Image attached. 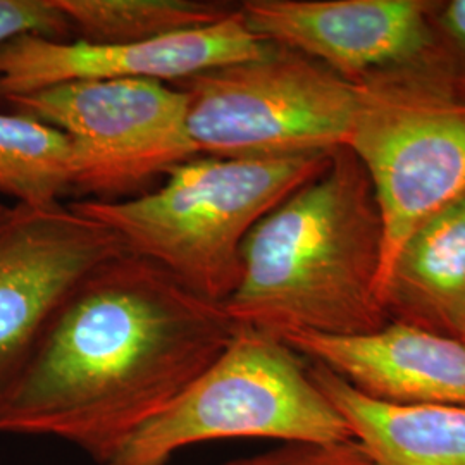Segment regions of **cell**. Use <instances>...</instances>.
Segmentation results:
<instances>
[{
	"label": "cell",
	"mask_w": 465,
	"mask_h": 465,
	"mask_svg": "<svg viewBox=\"0 0 465 465\" xmlns=\"http://www.w3.org/2000/svg\"><path fill=\"white\" fill-rule=\"evenodd\" d=\"M236 328L223 305L123 252L69 293L0 390V432L59 438L107 465L197 381Z\"/></svg>",
	"instance_id": "obj_1"
},
{
	"label": "cell",
	"mask_w": 465,
	"mask_h": 465,
	"mask_svg": "<svg viewBox=\"0 0 465 465\" xmlns=\"http://www.w3.org/2000/svg\"><path fill=\"white\" fill-rule=\"evenodd\" d=\"M384 226L374 186L347 147L272 209L242 250V278L223 303L242 328L359 336L390 322L380 299Z\"/></svg>",
	"instance_id": "obj_2"
},
{
	"label": "cell",
	"mask_w": 465,
	"mask_h": 465,
	"mask_svg": "<svg viewBox=\"0 0 465 465\" xmlns=\"http://www.w3.org/2000/svg\"><path fill=\"white\" fill-rule=\"evenodd\" d=\"M332 153V152H331ZM331 153L272 159L197 155L161 186L121 200H74L126 252L163 267L202 299L223 305L242 278L250 232L328 166Z\"/></svg>",
	"instance_id": "obj_3"
},
{
	"label": "cell",
	"mask_w": 465,
	"mask_h": 465,
	"mask_svg": "<svg viewBox=\"0 0 465 465\" xmlns=\"http://www.w3.org/2000/svg\"><path fill=\"white\" fill-rule=\"evenodd\" d=\"M347 149L374 186L384 226L381 286L403 242L465 195V59L440 35L431 49L355 82Z\"/></svg>",
	"instance_id": "obj_4"
},
{
	"label": "cell",
	"mask_w": 465,
	"mask_h": 465,
	"mask_svg": "<svg viewBox=\"0 0 465 465\" xmlns=\"http://www.w3.org/2000/svg\"><path fill=\"white\" fill-rule=\"evenodd\" d=\"M234 438L334 445L353 434L312 380L309 359L276 336L238 326L197 381L107 465H166L186 447Z\"/></svg>",
	"instance_id": "obj_5"
},
{
	"label": "cell",
	"mask_w": 465,
	"mask_h": 465,
	"mask_svg": "<svg viewBox=\"0 0 465 465\" xmlns=\"http://www.w3.org/2000/svg\"><path fill=\"white\" fill-rule=\"evenodd\" d=\"M199 155L272 159L347 147L355 84L295 50L214 67L174 84Z\"/></svg>",
	"instance_id": "obj_6"
},
{
	"label": "cell",
	"mask_w": 465,
	"mask_h": 465,
	"mask_svg": "<svg viewBox=\"0 0 465 465\" xmlns=\"http://www.w3.org/2000/svg\"><path fill=\"white\" fill-rule=\"evenodd\" d=\"M0 107L40 119L71 138L73 190L88 199H130L199 155L186 126V97L174 84L74 82L2 100Z\"/></svg>",
	"instance_id": "obj_7"
},
{
	"label": "cell",
	"mask_w": 465,
	"mask_h": 465,
	"mask_svg": "<svg viewBox=\"0 0 465 465\" xmlns=\"http://www.w3.org/2000/svg\"><path fill=\"white\" fill-rule=\"evenodd\" d=\"M123 252L114 232L71 203H0V390L69 293Z\"/></svg>",
	"instance_id": "obj_8"
},
{
	"label": "cell",
	"mask_w": 465,
	"mask_h": 465,
	"mask_svg": "<svg viewBox=\"0 0 465 465\" xmlns=\"http://www.w3.org/2000/svg\"><path fill=\"white\" fill-rule=\"evenodd\" d=\"M269 47L250 30L240 7L216 25L145 44H88L19 35L0 45V102L74 82L174 84L214 67L261 57Z\"/></svg>",
	"instance_id": "obj_9"
},
{
	"label": "cell",
	"mask_w": 465,
	"mask_h": 465,
	"mask_svg": "<svg viewBox=\"0 0 465 465\" xmlns=\"http://www.w3.org/2000/svg\"><path fill=\"white\" fill-rule=\"evenodd\" d=\"M250 30L351 84L407 63L440 40L436 4L424 0H247Z\"/></svg>",
	"instance_id": "obj_10"
},
{
	"label": "cell",
	"mask_w": 465,
	"mask_h": 465,
	"mask_svg": "<svg viewBox=\"0 0 465 465\" xmlns=\"http://www.w3.org/2000/svg\"><path fill=\"white\" fill-rule=\"evenodd\" d=\"M280 340L369 399L465 409V345L455 338L388 322L359 336L299 331Z\"/></svg>",
	"instance_id": "obj_11"
},
{
	"label": "cell",
	"mask_w": 465,
	"mask_h": 465,
	"mask_svg": "<svg viewBox=\"0 0 465 465\" xmlns=\"http://www.w3.org/2000/svg\"><path fill=\"white\" fill-rule=\"evenodd\" d=\"M381 302L390 322L455 338L465 307V195L403 242L382 282Z\"/></svg>",
	"instance_id": "obj_12"
},
{
	"label": "cell",
	"mask_w": 465,
	"mask_h": 465,
	"mask_svg": "<svg viewBox=\"0 0 465 465\" xmlns=\"http://www.w3.org/2000/svg\"><path fill=\"white\" fill-rule=\"evenodd\" d=\"M311 376L349 424L372 465H465V409L369 399L328 367Z\"/></svg>",
	"instance_id": "obj_13"
},
{
	"label": "cell",
	"mask_w": 465,
	"mask_h": 465,
	"mask_svg": "<svg viewBox=\"0 0 465 465\" xmlns=\"http://www.w3.org/2000/svg\"><path fill=\"white\" fill-rule=\"evenodd\" d=\"M74 40L145 44L216 25L236 7L213 0H55Z\"/></svg>",
	"instance_id": "obj_14"
},
{
	"label": "cell",
	"mask_w": 465,
	"mask_h": 465,
	"mask_svg": "<svg viewBox=\"0 0 465 465\" xmlns=\"http://www.w3.org/2000/svg\"><path fill=\"white\" fill-rule=\"evenodd\" d=\"M76 152L71 138L47 123L0 111V195L16 203H59L73 192Z\"/></svg>",
	"instance_id": "obj_15"
},
{
	"label": "cell",
	"mask_w": 465,
	"mask_h": 465,
	"mask_svg": "<svg viewBox=\"0 0 465 465\" xmlns=\"http://www.w3.org/2000/svg\"><path fill=\"white\" fill-rule=\"evenodd\" d=\"M25 34L66 40L71 32L55 0H0V45Z\"/></svg>",
	"instance_id": "obj_16"
},
{
	"label": "cell",
	"mask_w": 465,
	"mask_h": 465,
	"mask_svg": "<svg viewBox=\"0 0 465 465\" xmlns=\"http://www.w3.org/2000/svg\"><path fill=\"white\" fill-rule=\"evenodd\" d=\"M223 465H372V462L364 449L355 440H350L334 445L282 443L278 449Z\"/></svg>",
	"instance_id": "obj_17"
},
{
	"label": "cell",
	"mask_w": 465,
	"mask_h": 465,
	"mask_svg": "<svg viewBox=\"0 0 465 465\" xmlns=\"http://www.w3.org/2000/svg\"><path fill=\"white\" fill-rule=\"evenodd\" d=\"M434 23L438 32L465 59V0H451L443 7H436Z\"/></svg>",
	"instance_id": "obj_18"
},
{
	"label": "cell",
	"mask_w": 465,
	"mask_h": 465,
	"mask_svg": "<svg viewBox=\"0 0 465 465\" xmlns=\"http://www.w3.org/2000/svg\"><path fill=\"white\" fill-rule=\"evenodd\" d=\"M455 340L462 341L465 345V307L462 316L459 319V324H457V330H455Z\"/></svg>",
	"instance_id": "obj_19"
}]
</instances>
